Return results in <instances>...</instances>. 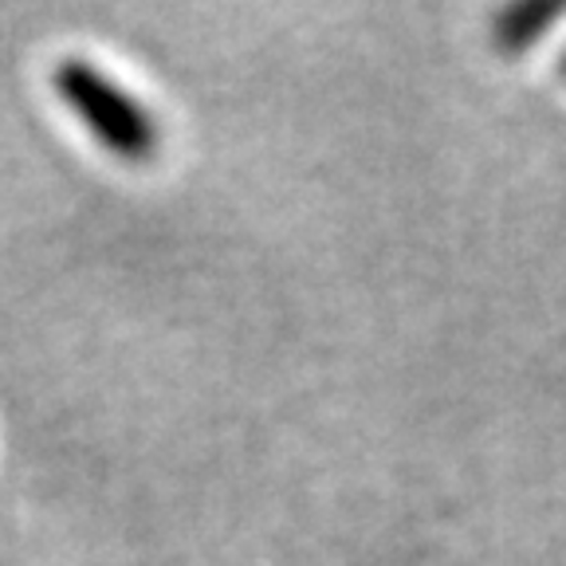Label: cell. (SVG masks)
I'll return each mask as SVG.
<instances>
[{
  "instance_id": "cell-1",
  "label": "cell",
  "mask_w": 566,
  "mask_h": 566,
  "mask_svg": "<svg viewBox=\"0 0 566 566\" xmlns=\"http://www.w3.org/2000/svg\"><path fill=\"white\" fill-rule=\"evenodd\" d=\"M52 91L71 115H75V123L106 154H115L118 161L146 166L161 150V130L154 123V115L123 83L111 80L98 63L83 60V55L60 60L52 67Z\"/></svg>"
}]
</instances>
